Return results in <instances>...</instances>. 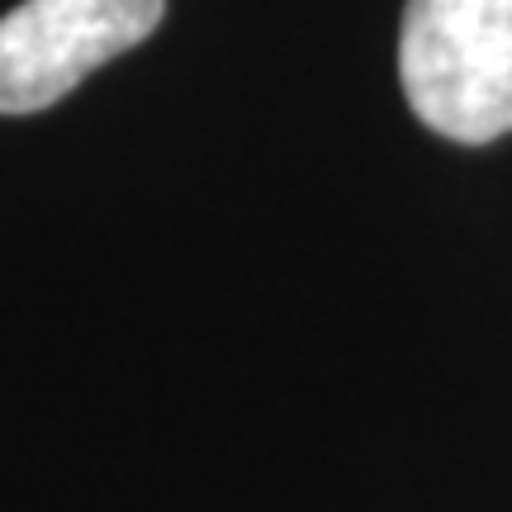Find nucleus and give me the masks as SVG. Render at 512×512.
I'll use <instances>...</instances> for the list:
<instances>
[{"label": "nucleus", "instance_id": "obj_1", "mask_svg": "<svg viewBox=\"0 0 512 512\" xmlns=\"http://www.w3.org/2000/svg\"><path fill=\"white\" fill-rule=\"evenodd\" d=\"M399 76L413 114L441 138L512 133V0H408Z\"/></svg>", "mask_w": 512, "mask_h": 512}, {"label": "nucleus", "instance_id": "obj_2", "mask_svg": "<svg viewBox=\"0 0 512 512\" xmlns=\"http://www.w3.org/2000/svg\"><path fill=\"white\" fill-rule=\"evenodd\" d=\"M166 0H24L0 19V114H38L138 48Z\"/></svg>", "mask_w": 512, "mask_h": 512}]
</instances>
